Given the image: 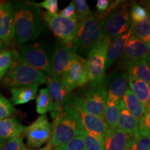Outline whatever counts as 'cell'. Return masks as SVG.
Here are the masks:
<instances>
[{"label":"cell","mask_w":150,"mask_h":150,"mask_svg":"<svg viewBox=\"0 0 150 150\" xmlns=\"http://www.w3.org/2000/svg\"><path fill=\"white\" fill-rule=\"evenodd\" d=\"M14 14L15 37L19 45H23L36 38L44 31L40 8L29 2L18 1L13 6Z\"/></svg>","instance_id":"cell-1"},{"label":"cell","mask_w":150,"mask_h":150,"mask_svg":"<svg viewBox=\"0 0 150 150\" xmlns=\"http://www.w3.org/2000/svg\"><path fill=\"white\" fill-rule=\"evenodd\" d=\"M84 132L77 112L67 105H65L55 118L50 143L52 146L59 147L75 137L81 136Z\"/></svg>","instance_id":"cell-2"},{"label":"cell","mask_w":150,"mask_h":150,"mask_svg":"<svg viewBox=\"0 0 150 150\" xmlns=\"http://www.w3.org/2000/svg\"><path fill=\"white\" fill-rule=\"evenodd\" d=\"M13 64L4 76V84L13 88L31 84H43L47 82L44 73L31 66L22 59L16 50H13Z\"/></svg>","instance_id":"cell-3"},{"label":"cell","mask_w":150,"mask_h":150,"mask_svg":"<svg viewBox=\"0 0 150 150\" xmlns=\"http://www.w3.org/2000/svg\"><path fill=\"white\" fill-rule=\"evenodd\" d=\"M128 4L122 1L113 3L99 20L103 35L113 39L130 29L131 20Z\"/></svg>","instance_id":"cell-4"},{"label":"cell","mask_w":150,"mask_h":150,"mask_svg":"<svg viewBox=\"0 0 150 150\" xmlns=\"http://www.w3.org/2000/svg\"><path fill=\"white\" fill-rule=\"evenodd\" d=\"M103 37L98 16L91 14L79 23L76 37L72 45L74 53L79 56H88Z\"/></svg>","instance_id":"cell-5"},{"label":"cell","mask_w":150,"mask_h":150,"mask_svg":"<svg viewBox=\"0 0 150 150\" xmlns=\"http://www.w3.org/2000/svg\"><path fill=\"white\" fill-rule=\"evenodd\" d=\"M111 40L109 38L104 36L88 54L86 61L91 86L104 82L107 51Z\"/></svg>","instance_id":"cell-6"},{"label":"cell","mask_w":150,"mask_h":150,"mask_svg":"<svg viewBox=\"0 0 150 150\" xmlns=\"http://www.w3.org/2000/svg\"><path fill=\"white\" fill-rule=\"evenodd\" d=\"M43 18L52 33L59 38L62 42L72 46L76 37L79 27V22L65 18L60 14H52L46 12Z\"/></svg>","instance_id":"cell-7"},{"label":"cell","mask_w":150,"mask_h":150,"mask_svg":"<svg viewBox=\"0 0 150 150\" xmlns=\"http://www.w3.org/2000/svg\"><path fill=\"white\" fill-rule=\"evenodd\" d=\"M19 54L28 64L50 76L51 74V58L50 53L39 44L20 45Z\"/></svg>","instance_id":"cell-8"},{"label":"cell","mask_w":150,"mask_h":150,"mask_svg":"<svg viewBox=\"0 0 150 150\" xmlns=\"http://www.w3.org/2000/svg\"><path fill=\"white\" fill-rule=\"evenodd\" d=\"M107 93L104 83L92 86L84 98H78V106L84 112L103 117Z\"/></svg>","instance_id":"cell-9"},{"label":"cell","mask_w":150,"mask_h":150,"mask_svg":"<svg viewBox=\"0 0 150 150\" xmlns=\"http://www.w3.org/2000/svg\"><path fill=\"white\" fill-rule=\"evenodd\" d=\"M65 105L70 106L77 112L84 131L103 143L108 129L104 118L82 111L78 106L77 97L70 99Z\"/></svg>","instance_id":"cell-10"},{"label":"cell","mask_w":150,"mask_h":150,"mask_svg":"<svg viewBox=\"0 0 150 150\" xmlns=\"http://www.w3.org/2000/svg\"><path fill=\"white\" fill-rule=\"evenodd\" d=\"M61 79L71 91L76 88L83 86L88 81L86 60L75 54L65 74Z\"/></svg>","instance_id":"cell-11"},{"label":"cell","mask_w":150,"mask_h":150,"mask_svg":"<svg viewBox=\"0 0 150 150\" xmlns=\"http://www.w3.org/2000/svg\"><path fill=\"white\" fill-rule=\"evenodd\" d=\"M24 134L29 147L39 148L51 137L52 125L45 115H40L27 127Z\"/></svg>","instance_id":"cell-12"},{"label":"cell","mask_w":150,"mask_h":150,"mask_svg":"<svg viewBox=\"0 0 150 150\" xmlns=\"http://www.w3.org/2000/svg\"><path fill=\"white\" fill-rule=\"evenodd\" d=\"M72 47L59 41L51 58V76L61 78L74 56Z\"/></svg>","instance_id":"cell-13"},{"label":"cell","mask_w":150,"mask_h":150,"mask_svg":"<svg viewBox=\"0 0 150 150\" xmlns=\"http://www.w3.org/2000/svg\"><path fill=\"white\" fill-rule=\"evenodd\" d=\"M149 55V44L131 35L122 54V62L125 67L136 62L147 60Z\"/></svg>","instance_id":"cell-14"},{"label":"cell","mask_w":150,"mask_h":150,"mask_svg":"<svg viewBox=\"0 0 150 150\" xmlns=\"http://www.w3.org/2000/svg\"><path fill=\"white\" fill-rule=\"evenodd\" d=\"M104 83L107 93L106 102L121 100L128 89V75L125 72H113L105 77Z\"/></svg>","instance_id":"cell-15"},{"label":"cell","mask_w":150,"mask_h":150,"mask_svg":"<svg viewBox=\"0 0 150 150\" xmlns=\"http://www.w3.org/2000/svg\"><path fill=\"white\" fill-rule=\"evenodd\" d=\"M15 38L14 14L13 5L8 1H0V40L8 46Z\"/></svg>","instance_id":"cell-16"},{"label":"cell","mask_w":150,"mask_h":150,"mask_svg":"<svg viewBox=\"0 0 150 150\" xmlns=\"http://www.w3.org/2000/svg\"><path fill=\"white\" fill-rule=\"evenodd\" d=\"M46 83H47V88L59 111L70 99L71 92L72 91L65 85L61 78L51 75L47 77Z\"/></svg>","instance_id":"cell-17"},{"label":"cell","mask_w":150,"mask_h":150,"mask_svg":"<svg viewBox=\"0 0 150 150\" xmlns=\"http://www.w3.org/2000/svg\"><path fill=\"white\" fill-rule=\"evenodd\" d=\"M131 137L119 128L108 129L103 145L104 150H127Z\"/></svg>","instance_id":"cell-18"},{"label":"cell","mask_w":150,"mask_h":150,"mask_svg":"<svg viewBox=\"0 0 150 150\" xmlns=\"http://www.w3.org/2000/svg\"><path fill=\"white\" fill-rule=\"evenodd\" d=\"M131 35V31L129 29L127 32L118 35L112 39L107 51L106 70L113 64L114 62L120 58L123 53L127 40Z\"/></svg>","instance_id":"cell-19"},{"label":"cell","mask_w":150,"mask_h":150,"mask_svg":"<svg viewBox=\"0 0 150 150\" xmlns=\"http://www.w3.org/2000/svg\"><path fill=\"white\" fill-rule=\"evenodd\" d=\"M27 127L14 118L0 120V138L4 141L12 139L24 133Z\"/></svg>","instance_id":"cell-20"},{"label":"cell","mask_w":150,"mask_h":150,"mask_svg":"<svg viewBox=\"0 0 150 150\" xmlns=\"http://www.w3.org/2000/svg\"><path fill=\"white\" fill-rule=\"evenodd\" d=\"M38 86V84H31L11 88V102L14 105H21L33 100L36 97Z\"/></svg>","instance_id":"cell-21"},{"label":"cell","mask_w":150,"mask_h":150,"mask_svg":"<svg viewBox=\"0 0 150 150\" xmlns=\"http://www.w3.org/2000/svg\"><path fill=\"white\" fill-rule=\"evenodd\" d=\"M117 128L133 137L138 129V120L129 112L125 108L122 100L120 101V112L117 121Z\"/></svg>","instance_id":"cell-22"},{"label":"cell","mask_w":150,"mask_h":150,"mask_svg":"<svg viewBox=\"0 0 150 150\" xmlns=\"http://www.w3.org/2000/svg\"><path fill=\"white\" fill-rule=\"evenodd\" d=\"M50 111L52 112V117L55 119L59 112L56 105L49 93L48 89L47 88H42L36 97V112L42 115Z\"/></svg>","instance_id":"cell-23"},{"label":"cell","mask_w":150,"mask_h":150,"mask_svg":"<svg viewBox=\"0 0 150 150\" xmlns=\"http://www.w3.org/2000/svg\"><path fill=\"white\" fill-rule=\"evenodd\" d=\"M122 100L127 110L138 120L141 119L146 110L149 108H146L129 88L127 90L126 93L122 97Z\"/></svg>","instance_id":"cell-24"},{"label":"cell","mask_w":150,"mask_h":150,"mask_svg":"<svg viewBox=\"0 0 150 150\" xmlns=\"http://www.w3.org/2000/svg\"><path fill=\"white\" fill-rule=\"evenodd\" d=\"M128 78L141 80L147 84L150 83V68L147 60L136 62L127 67Z\"/></svg>","instance_id":"cell-25"},{"label":"cell","mask_w":150,"mask_h":150,"mask_svg":"<svg viewBox=\"0 0 150 150\" xmlns=\"http://www.w3.org/2000/svg\"><path fill=\"white\" fill-rule=\"evenodd\" d=\"M128 83L130 91L136 95L146 108H149L150 88L149 85L141 80L128 78Z\"/></svg>","instance_id":"cell-26"},{"label":"cell","mask_w":150,"mask_h":150,"mask_svg":"<svg viewBox=\"0 0 150 150\" xmlns=\"http://www.w3.org/2000/svg\"><path fill=\"white\" fill-rule=\"evenodd\" d=\"M120 101L106 102L103 118L108 129H115L117 127V121L120 112Z\"/></svg>","instance_id":"cell-27"},{"label":"cell","mask_w":150,"mask_h":150,"mask_svg":"<svg viewBox=\"0 0 150 150\" xmlns=\"http://www.w3.org/2000/svg\"><path fill=\"white\" fill-rule=\"evenodd\" d=\"M130 29L131 35L149 44L150 21L149 18L139 22H131Z\"/></svg>","instance_id":"cell-28"},{"label":"cell","mask_w":150,"mask_h":150,"mask_svg":"<svg viewBox=\"0 0 150 150\" xmlns=\"http://www.w3.org/2000/svg\"><path fill=\"white\" fill-rule=\"evenodd\" d=\"M127 150H150V137L137 132L131 137L130 143Z\"/></svg>","instance_id":"cell-29"},{"label":"cell","mask_w":150,"mask_h":150,"mask_svg":"<svg viewBox=\"0 0 150 150\" xmlns=\"http://www.w3.org/2000/svg\"><path fill=\"white\" fill-rule=\"evenodd\" d=\"M13 52L11 50H3L0 52V79L13 64Z\"/></svg>","instance_id":"cell-30"},{"label":"cell","mask_w":150,"mask_h":150,"mask_svg":"<svg viewBox=\"0 0 150 150\" xmlns=\"http://www.w3.org/2000/svg\"><path fill=\"white\" fill-rule=\"evenodd\" d=\"M131 22H139L149 18V15L146 8L136 3L132 4L129 10Z\"/></svg>","instance_id":"cell-31"},{"label":"cell","mask_w":150,"mask_h":150,"mask_svg":"<svg viewBox=\"0 0 150 150\" xmlns=\"http://www.w3.org/2000/svg\"><path fill=\"white\" fill-rule=\"evenodd\" d=\"M72 2L76 9L79 23L91 16V11L88 5L87 1L85 0H74Z\"/></svg>","instance_id":"cell-32"},{"label":"cell","mask_w":150,"mask_h":150,"mask_svg":"<svg viewBox=\"0 0 150 150\" xmlns=\"http://www.w3.org/2000/svg\"><path fill=\"white\" fill-rule=\"evenodd\" d=\"M56 150H86L81 136L75 137L66 143L56 148Z\"/></svg>","instance_id":"cell-33"},{"label":"cell","mask_w":150,"mask_h":150,"mask_svg":"<svg viewBox=\"0 0 150 150\" xmlns=\"http://www.w3.org/2000/svg\"><path fill=\"white\" fill-rule=\"evenodd\" d=\"M81 138L86 150H104L103 143L87 133L84 132L81 135Z\"/></svg>","instance_id":"cell-34"},{"label":"cell","mask_w":150,"mask_h":150,"mask_svg":"<svg viewBox=\"0 0 150 150\" xmlns=\"http://www.w3.org/2000/svg\"><path fill=\"white\" fill-rule=\"evenodd\" d=\"M23 141L21 135L12 138L5 142L1 150H28Z\"/></svg>","instance_id":"cell-35"},{"label":"cell","mask_w":150,"mask_h":150,"mask_svg":"<svg viewBox=\"0 0 150 150\" xmlns=\"http://www.w3.org/2000/svg\"><path fill=\"white\" fill-rule=\"evenodd\" d=\"M16 111L14 106L4 97L0 95V120L6 119Z\"/></svg>","instance_id":"cell-36"},{"label":"cell","mask_w":150,"mask_h":150,"mask_svg":"<svg viewBox=\"0 0 150 150\" xmlns=\"http://www.w3.org/2000/svg\"><path fill=\"white\" fill-rule=\"evenodd\" d=\"M138 133L144 135H148L150 134V113L149 108L146 110V111L141 119L138 120Z\"/></svg>","instance_id":"cell-37"},{"label":"cell","mask_w":150,"mask_h":150,"mask_svg":"<svg viewBox=\"0 0 150 150\" xmlns=\"http://www.w3.org/2000/svg\"><path fill=\"white\" fill-rule=\"evenodd\" d=\"M30 4L36 7V8H43L47 11V13L52 14H55L57 13L58 9V1L57 0H45L40 3L29 2Z\"/></svg>","instance_id":"cell-38"},{"label":"cell","mask_w":150,"mask_h":150,"mask_svg":"<svg viewBox=\"0 0 150 150\" xmlns=\"http://www.w3.org/2000/svg\"><path fill=\"white\" fill-rule=\"evenodd\" d=\"M60 15L66 18L71 19V20L78 22L77 14H76V9H75L74 5L72 1L67 7H65L61 11Z\"/></svg>","instance_id":"cell-39"},{"label":"cell","mask_w":150,"mask_h":150,"mask_svg":"<svg viewBox=\"0 0 150 150\" xmlns=\"http://www.w3.org/2000/svg\"><path fill=\"white\" fill-rule=\"evenodd\" d=\"M110 1L108 0H98L97 1L96 6L99 12H106L109 8Z\"/></svg>","instance_id":"cell-40"},{"label":"cell","mask_w":150,"mask_h":150,"mask_svg":"<svg viewBox=\"0 0 150 150\" xmlns=\"http://www.w3.org/2000/svg\"><path fill=\"white\" fill-rule=\"evenodd\" d=\"M4 48V44L2 41L0 40V52L3 51Z\"/></svg>","instance_id":"cell-41"},{"label":"cell","mask_w":150,"mask_h":150,"mask_svg":"<svg viewBox=\"0 0 150 150\" xmlns=\"http://www.w3.org/2000/svg\"><path fill=\"white\" fill-rule=\"evenodd\" d=\"M6 141H4V140H1V138H0V150H1V148H2V147L4 146V143Z\"/></svg>","instance_id":"cell-42"},{"label":"cell","mask_w":150,"mask_h":150,"mask_svg":"<svg viewBox=\"0 0 150 150\" xmlns=\"http://www.w3.org/2000/svg\"><path fill=\"white\" fill-rule=\"evenodd\" d=\"M47 146H46V147H45L40 148V149H28V150H47Z\"/></svg>","instance_id":"cell-43"},{"label":"cell","mask_w":150,"mask_h":150,"mask_svg":"<svg viewBox=\"0 0 150 150\" xmlns=\"http://www.w3.org/2000/svg\"><path fill=\"white\" fill-rule=\"evenodd\" d=\"M47 150H52V146L51 145V144L49 143L47 145Z\"/></svg>","instance_id":"cell-44"},{"label":"cell","mask_w":150,"mask_h":150,"mask_svg":"<svg viewBox=\"0 0 150 150\" xmlns=\"http://www.w3.org/2000/svg\"><path fill=\"white\" fill-rule=\"evenodd\" d=\"M55 150H56V149H55Z\"/></svg>","instance_id":"cell-45"}]
</instances>
